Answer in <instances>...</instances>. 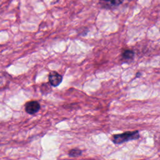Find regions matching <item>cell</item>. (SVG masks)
I'll return each instance as SVG.
<instances>
[{
	"mask_svg": "<svg viewBox=\"0 0 160 160\" xmlns=\"http://www.w3.org/2000/svg\"><path fill=\"white\" fill-rule=\"evenodd\" d=\"M140 138L138 130L133 131H126L121 134H115L112 136V141L116 144H120L124 142L138 139Z\"/></svg>",
	"mask_w": 160,
	"mask_h": 160,
	"instance_id": "1",
	"label": "cell"
},
{
	"mask_svg": "<svg viewBox=\"0 0 160 160\" xmlns=\"http://www.w3.org/2000/svg\"><path fill=\"white\" fill-rule=\"evenodd\" d=\"M48 79L50 84L54 87L59 86L62 81V76L56 71H51L49 74Z\"/></svg>",
	"mask_w": 160,
	"mask_h": 160,
	"instance_id": "2",
	"label": "cell"
},
{
	"mask_svg": "<svg viewBox=\"0 0 160 160\" xmlns=\"http://www.w3.org/2000/svg\"><path fill=\"white\" fill-rule=\"evenodd\" d=\"M40 104L36 101H31L28 102L25 106V111L29 114H34L40 109Z\"/></svg>",
	"mask_w": 160,
	"mask_h": 160,
	"instance_id": "3",
	"label": "cell"
},
{
	"mask_svg": "<svg viewBox=\"0 0 160 160\" xmlns=\"http://www.w3.org/2000/svg\"><path fill=\"white\" fill-rule=\"evenodd\" d=\"M124 0H100V6L106 9H111L121 4Z\"/></svg>",
	"mask_w": 160,
	"mask_h": 160,
	"instance_id": "4",
	"label": "cell"
},
{
	"mask_svg": "<svg viewBox=\"0 0 160 160\" xmlns=\"http://www.w3.org/2000/svg\"><path fill=\"white\" fill-rule=\"evenodd\" d=\"M134 56V52L129 49L124 50L122 54V56L123 59H124L125 60H131L132 59Z\"/></svg>",
	"mask_w": 160,
	"mask_h": 160,
	"instance_id": "5",
	"label": "cell"
},
{
	"mask_svg": "<svg viewBox=\"0 0 160 160\" xmlns=\"http://www.w3.org/2000/svg\"><path fill=\"white\" fill-rule=\"evenodd\" d=\"M81 154H82L81 150L77 149V148L72 149L68 152L69 156L71 157H78V156H81Z\"/></svg>",
	"mask_w": 160,
	"mask_h": 160,
	"instance_id": "6",
	"label": "cell"
},
{
	"mask_svg": "<svg viewBox=\"0 0 160 160\" xmlns=\"http://www.w3.org/2000/svg\"><path fill=\"white\" fill-rule=\"evenodd\" d=\"M41 90L42 94H46L49 93L51 91V89L48 83H44V84H42L41 85Z\"/></svg>",
	"mask_w": 160,
	"mask_h": 160,
	"instance_id": "7",
	"label": "cell"
},
{
	"mask_svg": "<svg viewBox=\"0 0 160 160\" xmlns=\"http://www.w3.org/2000/svg\"><path fill=\"white\" fill-rule=\"evenodd\" d=\"M141 73L139 72H137L136 73V78H138V77H139L140 76H141Z\"/></svg>",
	"mask_w": 160,
	"mask_h": 160,
	"instance_id": "8",
	"label": "cell"
}]
</instances>
